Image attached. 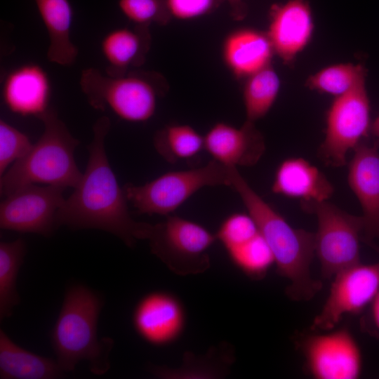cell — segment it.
<instances>
[{
    "label": "cell",
    "instance_id": "1",
    "mask_svg": "<svg viewBox=\"0 0 379 379\" xmlns=\"http://www.w3.org/2000/svg\"><path fill=\"white\" fill-rule=\"evenodd\" d=\"M110 126L107 116L95 122L93 140L87 146L85 171L74 192L58 210L55 226L103 230L132 248L138 240L148 239L152 225L136 221L130 215L124 189L106 154L105 141Z\"/></svg>",
    "mask_w": 379,
    "mask_h": 379
},
{
    "label": "cell",
    "instance_id": "2",
    "mask_svg": "<svg viewBox=\"0 0 379 379\" xmlns=\"http://www.w3.org/2000/svg\"><path fill=\"white\" fill-rule=\"evenodd\" d=\"M230 185L241 198L269 245L277 273L289 281L286 293L294 300H309L320 291L321 283L312 278L314 234L292 227L247 182L235 166H227Z\"/></svg>",
    "mask_w": 379,
    "mask_h": 379
},
{
    "label": "cell",
    "instance_id": "3",
    "mask_svg": "<svg viewBox=\"0 0 379 379\" xmlns=\"http://www.w3.org/2000/svg\"><path fill=\"white\" fill-rule=\"evenodd\" d=\"M102 303L98 295L81 285L71 286L51 331V343L57 361L65 371H72L81 361H88L95 375L109 368L110 338L98 340V320Z\"/></svg>",
    "mask_w": 379,
    "mask_h": 379
},
{
    "label": "cell",
    "instance_id": "4",
    "mask_svg": "<svg viewBox=\"0 0 379 379\" xmlns=\"http://www.w3.org/2000/svg\"><path fill=\"white\" fill-rule=\"evenodd\" d=\"M38 119L44 124V132L29 152L1 176V197L34 184L74 188L81 178L74 155L79 141L53 108Z\"/></svg>",
    "mask_w": 379,
    "mask_h": 379
},
{
    "label": "cell",
    "instance_id": "5",
    "mask_svg": "<svg viewBox=\"0 0 379 379\" xmlns=\"http://www.w3.org/2000/svg\"><path fill=\"white\" fill-rule=\"evenodd\" d=\"M80 87L89 105L96 110L109 109L129 122L150 119L157 100L168 89L165 79L153 71L129 70L112 77L95 67L82 70Z\"/></svg>",
    "mask_w": 379,
    "mask_h": 379
},
{
    "label": "cell",
    "instance_id": "6",
    "mask_svg": "<svg viewBox=\"0 0 379 379\" xmlns=\"http://www.w3.org/2000/svg\"><path fill=\"white\" fill-rule=\"evenodd\" d=\"M230 185L228 167L213 159L204 166L170 171L142 185L123 187L128 202L140 213L169 215L201 188Z\"/></svg>",
    "mask_w": 379,
    "mask_h": 379
},
{
    "label": "cell",
    "instance_id": "7",
    "mask_svg": "<svg viewBox=\"0 0 379 379\" xmlns=\"http://www.w3.org/2000/svg\"><path fill=\"white\" fill-rule=\"evenodd\" d=\"M302 209L317 216L314 249L324 278L333 277L341 270L360 262L363 242L361 216L347 213L334 204L300 202Z\"/></svg>",
    "mask_w": 379,
    "mask_h": 379
},
{
    "label": "cell",
    "instance_id": "8",
    "mask_svg": "<svg viewBox=\"0 0 379 379\" xmlns=\"http://www.w3.org/2000/svg\"><path fill=\"white\" fill-rule=\"evenodd\" d=\"M366 74L361 75L348 91L337 96L326 112L325 137L318 156L327 166H345L349 151L370 133L372 121Z\"/></svg>",
    "mask_w": 379,
    "mask_h": 379
},
{
    "label": "cell",
    "instance_id": "9",
    "mask_svg": "<svg viewBox=\"0 0 379 379\" xmlns=\"http://www.w3.org/2000/svg\"><path fill=\"white\" fill-rule=\"evenodd\" d=\"M152 253L177 275H196L211 266L208 251L217 240L201 225L177 216L152 225L148 239Z\"/></svg>",
    "mask_w": 379,
    "mask_h": 379
},
{
    "label": "cell",
    "instance_id": "10",
    "mask_svg": "<svg viewBox=\"0 0 379 379\" xmlns=\"http://www.w3.org/2000/svg\"><path fill=\"white\" fill-rule=\"evenodd\" d=\"M311 330L328 331L335 328L347 314L363 313L379 291V262H361L338 272Z\"/></svg>",
    "mask_w": 379,
    "mask_h": 379
},
{
    "label": "cell",
    "instance_id": "11",
    "mask_svg": "<svg viewBox=\"0 0 379 379\" xmlns=\"http://www.w3.org/2000/svg\"><path fill=\"white\" fill-rule=\"evenodd\" d=\"M65 188L29 185L4 197L0 204L2 230L49 237L56 229L55 215Z\"/></svg>",
    "mask_w": 379,
    "mask_h": 379
},
{
    "label": "cell",
    "instance_id": "12",
    "mask_svg": "<svg viewBox=\"0 0 379 379\" xmlns=\"http://www.w3.org/2000/svg\"><path fill=\"white\" fill-rule=\"evenodd\" d=\"M300 347L307 369L314 378L357 379L361 375V349L347 328L308 335Z\"/></svg>",
    "mask_w": 379,
    "mask_h": 379
},
{
    "label": "cell",
    "instance_id": "13",
    "mask_svg": "<svg viewBox=\"0 0 379 379\" xmlns=\"http://www.w3.org/2000/svg\"><path fill=\"white\" fill-rule=\"evenodd\" d=\"M133 325L140 337L154 346L176 341L185 326L182 304L172 293L153 291L144 295L133 313Z\"/></svg>",
    "mask_w": 379,
    "mask_h": 379
},
{
    "label": "cell",
    "instance_id": "14",
    "mask_svg": "<svg viewBox=\"0 0 379 379\" xmlns=\"http://www.w3.org/2000/svg\"><path fill=\"white\" fill-rule=\"evenodd\" d=\"M347 182L362 209L363 242L379 241V140L354 149Z\"/></svg>",
    "mask_w": 379,
    "mask_h": 379
},
{
    "label": "cell",
    "instance_id": "15",
    "mask_svg": "<svg viewBox=\"0 0 379 379\" xmlns=\"http://www.w3.org/2000/svg\"><path fill=\"white\" fill-rule=\"evenodd\" d=\"M267 34L274 53L286 65H292L297 55L310 42L314 29L308 0H289L273 4L270 10Z\"/></svg>",
    "mask_w": 379,
    "mask_h": 379
},
{
    "label": "cell",
    "instance_id": "16",
    "mask_svg": "<svg viewBox=\"0 0 379 379\" xmlns=\"http://www.w3.org/2000/svg\"><path fill=\"white\" fill-rule=\"evenodd\" d=\"M204 140V149L213 159L227 166H253L265 151L262 134L254 122L247 120L239 128L218 122L208 131Z\"/></svg>",
    "mask_w": 379,
    "mask_h": 379
},
{
    "label": "cell",
    "instance_id": "17",
    "mask_svg": "<svg viewBox=\"0 0 379 379\" xmlns=\"http://www.w3.org/2000/svg\"><path fill=\"white\" fill-rule=\"evenodd\" d=\"M51 86L42 67L34 63L22 65L4 78L2 98L7 108L22 117L39 118L49 107Z\"/></svg>",
    "mask_w": 379,
    "mask_h": 379
},
{
    "label": "cell",
    "instance_id": "18",
    "mask_svg": "<svg viewBox=\"0 0 379 379\" xmlns=\"http://www.w3.org/2000/svg\"><path fill=\"white\" fill-rule=\"evenodd\" d=\"M272 192L300 202L328 201L334 187L326 175L315 166L302 157L282 161L276 169Z\"/></svg>",
    "mask_w": 379,
    "mask_h": 379
},
{
    "label": "cell",
    "instance_id": "19",
    "mask_svg": "<svg viewBox=\"0 0 379 379\" xmlns=\"http://www.w3.org/2000/svg\"><path fill=\"white\" fill-rule=\"evenodd\" d=\"M274 54L267 32L252 28L230 32L222 46L223 62L237 79H246L271 64Z\"/></svg>",
    "mask_w": 379,
    "mask_h": 379
},
{
    "label": "cell",
    "instance_id": "20",
    "mask_svg": "<svg viewBox=\"0 0 379 379\" xmlns=\"http://www.w3.org/2000/svg\"><path fill=\"white\" fill-rule=\"evenodd\" d=\"M151 45L149 27L135 25L109 31L100 42L105 74L117 77L144 64Z\"/></svg>",
    "mask_w": 379,
    "mask_h": 379
},
{
    "label": "cell",
    "instance_id": "21",
    "mask_svg": "<svg viewBox=\"0 0 379 379\" xmlns=\"http://www.w3.org/2000/svg\"><path fill=\"white\" fill-rule=\"evenodd\" d=\"M46 29L49 45L48 60L61 66H70L78 55L71 39L74 11L69 0H34Z\"/></svg>",
    "mask_w": 379,
    "mask_h": 379
},
{
    "label": "cell",
    "instance_id": "22",
    "mask_svg": "<svg viewBox=\"0 0 379 379\" xmlns=\"http://www.w3.org/2000/svg\"><path fill=\"white\" fill-rule=\"evenodd\" d=\"M64 372L57 360L23 349L0 330V378L53 379Z\"/></svg>",
    "mask_w": 379,
    "mask_h": 379
},
{
    "label": "cell",
    "instance_id": "23",
    "mask_svg": "<svg viewBox=\"0 0 379 379\" xmlns=\"http://www.w3.org/2000/svg\"><path fill=\"white\" fill-rule=\"evenodd\" d=\"M234 360L232 347L223 343L211 347L204 355L185 352L178 368L153 366L150 371L156 377L165 379L222 378L228 374Z\"/></svg>",
    "mask_w": 379,
    "mask_h": 379
},
{
    "label": "cell",
    "instance_id": "24",
    "mask_svg": "<svg viewBox=\"0 0 379 379\" xmlns=\"http://www.w3.org/2000/svg\"><path fill=\"white\" fill-rule=\"evenodd\" d=\"M281 81L272 64L246 78L243 101L246 120L255 122L263 118L273 106Z\"/></svg>",
    "mask_w": 379,
    "mask_h": 379
},
{
    "label": "cell",
    "instance_id": "25",
    "mask_svg": "<svg viewBox=\"0 0 379 379\" xmlns=\"http://www.w3.org/2000/svg\"><path fill=\"white\" fill-rule=\"evenodd\" d=\"M154 147L166 161L174 164L192 159L204 149V136L187 124H169L157 131Z\"/></svg>",
    "mask_w": 379,
    "mask_h": 379
},
{
    "label": "cell",
    "instance_id": "26",
    "mask_svg": "<svg viewBox=\"0 0 379 379\" xmlns=\"http://www.w3.org/2000/svg\"><path fill=\"white\" fill-rule=\"evenodd\" d=\"M26 253L22 239L0 242V319L9 317L20 298L16 280Z\"/></svg>",
    "mask_w": 379,
    "mask_h": 379
},
{
    "label": "cell",
    "instance_id": "27",
    "mask_svg": "<svg viewBox=\"0 0 379 379\" xmlns=\"http://www.w3.org/2000/svg\"><path fill=\"white\" fill-rule=\"evenodd\" d=\"M225 251L233 264L253 279H263L275 264L273 253L260 232Z\"/></svg>",
    "mask_w": 379,
    "mask_h": 379
},
{
    "label": "cell",
    "instance_id": "28",
    "mask_svg": "<svg viewBox=\"0 0 379 379\" xmlns=\"http://www.w3.org/2000/svg\"><path fill=\"white\" fill-rule=\"evenodd\" d=\"M366 72V69L360 64L333 65L309 77L306 86L312 90L337 97L352 88Z\"/></svg>",
    "mask_w": 379,
    "mask_h": 379
},
{
    "label": "cell",
    "instance_id": "29",
    "mask_svg": "<svg viewBox=\"0 0 379 379\" xmlns=\"http://www.w3.org/2000/svg\"><path fill=\"white\" fill-rule=\"evenodd\" d=\"M123 15L135 25H165L172 18L165 0H119Z\"/></svg>",
    "mask_w": 379,
    "mask_h": 379
},
{
    "label": "cell",
    "instance_id": "30",
    "mask_svg": "<svg viewBox=\"0 0 379 379\" xmlns=\"http://www.w3.org/2000/svg\"><path fill=\"white\" fill-rule=\"evenodd\" d=\"M33 144L29 137L5 121L0 120V176L8 166L25 156Z\"/></svg>",
    "mask_w": 379,
    "mask_h": 379
},
{
    "label": "cell",
    "instance_id": "31",
    "mask_svg": "<svg viewBox=\"0 0 379 379\" xmlns=\"http://www.w3.org/2000/svg\"><path fill=\"white\" fill-rule=\"evenodd\" d=\"M259 233L258 227L250 214L234 213L223 220L215 236L227 250Z\"/></svg>",
    "mask_w": 379,
    "mask_h": 379
},
{
    "label": "cell",
    "instance_id": "32",
    "mask_svg": "<svg viewBox=\"0 0 379 379\" xmlns=\"http://www.w3.org/2000/svg\"><path fill=\"white\" fill-rule=\"evenodd\" d=\"M171 17L182 20L195 19L212 12L222 0H165Z\"/></svg>",
    "mask_w": 379,
    "mask_h": 379
},
{
    "label": "cell",
    "instance_id": "33",
    "mask_svg": "<svg viewBox=\"0 0 379 379\" xmlns=\"http://www.w3.org/2000/svg\"><path fill=\"white\" fill-rule=\"evenodd\" d=\"M363 313L360 320L361 330L379 338V291Z\"/></svg>",
    "mask_w": 379,
    "mask_h": 379
},
{
    "label": "cell",
    "instance_id": "34",
    "mask_svg": "<svg viewBox=\"0 0 379 379\" xmlns=\"http://www.w3.org/2000/svg\"><path fill=\"white\" fill-rule=\"evenodd\" d=\"M226 1L230 8V15L235 20H241L245 18L248 13V8L243 0H222Z\"/></svg>",
    "mask_w": 379,
    "mask_h": 379
},
{
    "label": "cell",
    "instance_id": "35",
    "mask_svg": "<svg viewBox=\"0 0 379 379\" xmlns=\"http://www.w3.org/2000/svg\"><path fill=\"white\" fill-rule=\"evenodd\" d=\"M370 133L379 140V115L371 122Z\"/></svg>",
    "mask_w": 379,
    "mask_h": 379
},
{
    "label": "cell",
    "instance_id": "36",
    "mask_svg": "<svg viewBox=\"0 0 379 379\" xmlns=\"http://www.w3.org/2000/svg\"><path fill=\"white\" fill-rule=\"evenodd\" d=\"M368 246L371 247L374 251H375L379 255V246L375 244L373 241H369L366 243Z\"/></svg>",
    "mask_w": 379,
    "mask_h": 379
}]
</instances>
